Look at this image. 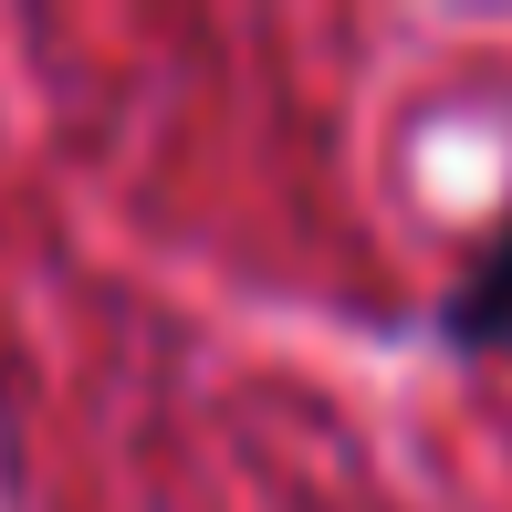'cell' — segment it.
<instances>
[{
    "label": "cell",
    "instance_id": "obj_1",
    "mask_svg": "<svg viewBox=\"0 0 512 512\" xmlns=\"http://www.w3.org/2000/svg\"><path fill=\"white\" fill-rule=\"evenodd\" d=\"M439 324H450V345H471V356H502L512 345V220L471 251V272L450 283V314Z\"/></svg>",
    "mask_w": 512,
    "mask_h": 512
}]
</instances>
